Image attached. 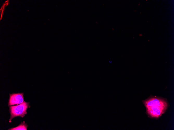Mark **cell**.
Masks as SVG:
<instances>
[{
    "instance_id": "1",
    "label": "cell",
    "mask_w": 174,
    "mask_h": 130,
    "mask_svg": "<svg viewBox=\"0 0 174 130\" xmlns=\"http://www.w3.org/2000/svg\"><path fill=\"white\" fill-rule=\"evenodd\" d=\"M30 106L29 102L24 101L17 105L10 106L9 111L10 117L9 122H11L12 119L18 116L23 117L27 114V110Z\"/></svg>"
},
{
    "instance_id": "2",
    "label": "cell",
    "mask_w": 174,
    "mask_h": 130,
    "mask_svg": "<svg viewBox=\"0 0 174 130\" xmlns=\"http://www.w3.org/2000/svg\"><path fill=\"white\" fill-rule=\"evenodd\" d=\"M23 93L9 94L8 105L10 106L14 105H19L24 101Z\"/></svg>"
},
{
    "instance_id": "3",
    "label": "cell",
    "mask_w": 174,
    "mask_h": 130,
    "mask_svg": "<svg viewBox=\"0 0 174 130\" xmlns=\"http://www.w3.org/2000/svg\"><path fill=\"white\" fill-rule=\"evenodd\" d=\"M28 125L27 124L25 123V122L24 121L23 122L21 123L18 126L16 127L11 128L9 129L8 130H27V129Z\"/></svg>"
},
{
    "instance_id": "4",
    "label": "cell",
    "mask_w": 174,
    "mask_h": 130,
    "mask_svg": "<svg viewBox=\"0 0 174 130\" xmlns=\"http://www.w3.org/2000/svg\"><path fill=\"white\" fill-rule=\"evenodd\" d=\"M109 62L110 63H111L112 62V61H109Z\"/></svg>"
}]
</instances>
